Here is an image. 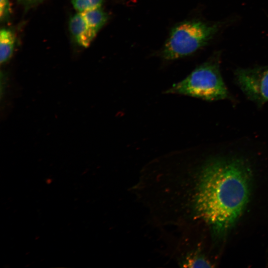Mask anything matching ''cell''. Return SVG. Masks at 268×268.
Wrapping results in <instances>:
<instances>
[{"mask_svg":"<svg viewBox=\"0 0 268 268\" xmlns=\"http://www.w3.org/2000/svg\"><path fill=\"white\" fill-rule=\"evenodd\" d=\"M166 92L208 101L226 98L228 92L220 73L218 58L200 66L185 78L172 85Z\"/></svg>","mask_w":268,"mask_h":268,"instance_id":"2","label":"cell"},{"mask_svg":"<svg viewBox=\"0 0 268 268\" xmlns=\"http://www.w3.org/2000/svg\"><path fill=\"white\" fill-rule=\"evenodd\" d=\"M80 13L83 15L88 24L98 32L108 19L107 14L101 7Z\"/></svg>","mask_w":268,"mask_h":268,"instance_id":"7","label":"cell"},{"mask_svg":"<svg viewBox=\"0 0 268 268\" xmlns=\"http://www.w3.org/2000/svg\"><path fill=\"white\" fill-rule=\"evenodd\" d=\"M15 36L12 30L3 27L0 31V63H6L11 59L15 45Z\"/></svg>","mask_w":268,"mask_h":268,"instance_id":"6","label":"cell"},{"mask_svg":"<svg viewBox=\"0 0 268 268\" xmlns=\"http://www.w3.org/2000/svg\"><path fill=\"white\" fill-rule=\"evenodd\" d=\"M218 30V25L201 21L181 22L171 30L162 51L167 60L183 58L205 45Z\"/></svg>","mask_w":268,"mask_h":268,"instance_id":"3","label":"cell"},{"mask_svg":"<svg viewBox=\"0 0 268 268\" xmlns=\"http://www.w3.org/2000/svg\"><path fill=\"white\" fill-rule=\"evenodd\" d=\"M104 0H71L72 6L77 12H83L101 7Z\"/></svg>","mask_w":268,"mask_h":268,"instance_id":"8","label":"cell"},{"mask_svg":"<svg viewBox=\"0 0 268 268\" xmlns=\"http://www.w3.org/2000/svg\"><path fill=\"white\" fill-rule=\"evenodd\" d=\"M68 27L76 43L84 48L90 45L98 33L88 24L80 12H76L70 18Z\"/></svg>","mask_w":268,"mask_h":268,"instance_id":"5","label":"cell"},{"mask_svg":"<svg viewBox=\"0 0 268 268\" xmlns=\"http://www.w3.org/2000/svg\"><path fill=\"white\" fill-rule=\"evenodd\" d=\"M11 14L10 0H0V20L1 22H6Z\"/></svg>","mask_w":268,"mask_h":268,"instance_id":"9","label":"cell"},{"mask_svg":"<svg viewBox=\"0 0 268 268\" xmlns=\"http://www.w3.org/2000/svg\"><path fill=\"white\" fill-rule=\"evenodd\" d=\"M235 76L249 99L260 105L268 101V67L238 69Z\"/></svg>","mask_w":268,"mask_h":268,"instance_id":"4","label":"cell"},{"mask_svg":"<svg viewBox=\"0 0 268 268\" xmlns=\"http://www.w3.org/2000/svg\"><path fill=\"white\" fill-rule=\"evenodd\" d=\"M43 0H17L20 5L26 8L34 6Z\"/></svg>","mask_w":268,"mask_h":268,"instance_id":"10","label":"cell"},{"mask_svg":"<svg viewBox=\"0 0 268 268\" xmlns=\"http://www.w3.org/2000/svg\"><path fill=\"white\" fill-rule=\"evenodd\" d=\"M252 177L249 162L238 156L210 158L192 172L156 174L154 198L162 223L182 229L200 221L214 238H224L249 201Z\"/></svg>","mask_w":268,"mask_h":268,"instance_id":"1","label":"cell"}]
</instances>
